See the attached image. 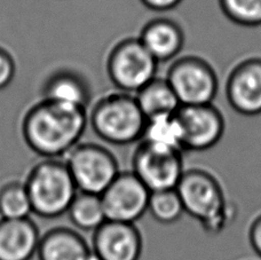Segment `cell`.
Instances as JSON below:
<instances>
[{
    "label": "cell",
    "instance_id": "13",
    "mask_svg": "<svg viewBox=\"0 0 261 260\" xmlns=\"http://www.w3.org/2000/svg\"><path fill=\"white\" fill-rule=\"evenodd\" d=\"M138 38L158 63L175 60L185 45L182 28L167 17H157L147 22Z\"/></svg>",
    "mask_w": 261,
    "mask_h": 260
},
{
    "label": "cell",
    "instance_id": "14",
    "mask_svg": "<svg viewBox=\"0 0 261 260\" xmlns=\"http://www.w3.org/2000/svg\"><path fill=\"white\" fill-rule=\"evenodd\" d=\"M90 96L86 80L71 69H59L50 73L41 87V99L71 108L87 110Z\"/></svg>",
    "mask_w": 261,
    "mask_h": 260
},
{
    "label": "cell",
    "instance_id": "21",
    "mask_svg": "<svg viewBox=\"0 0 261 260\" xmlns=\"http://www.w3.org/2000/svg\"><path fill=\"white\" fill-rule=\"evenodd\" d=\"M148 212L162 225H172L185 215V209L176 189L150 193Z\"/></svg>",
    "mask_w": 261,
    "mask_h": 260
},
{
    "label": "cell",
    "instance_id": "11",
    "mask_svg": "<svg viewBox=\"0 0 261 260\" xmlns=\"http://www.w3.org/2000/svg\"><path fill=\"white\" fill-rule=\"evenodd\" d=\"M226 99L240 115H261V58H246L231 69L226 82Z\"/></svg>",
    "mask_w": 261,
    "mask_h": 260
},
{
    "label": "cell",
    "instance_id": "3",
    "mask_svg": "<svg viewBox=\"0 0 261 260\" xmlns=\"http://www.w3.org/2000/svg\"><path fill=\"white\" fill-rule=\"evenodd\" d=\"M147 118L134 94L116 91L92 107L88 123L102 141L116 146L140 142Z\"/></svg>",
    "mask_w": 261,
    "mask_h": 260
},
{
    "label": "cell",
    "instance_id": "1",
    "mask_svg": "<svg viewBox=\"0 0 261 260\" xmlns=\"http://www.w3.org/2000/svg\"><path fill=\"white\" fill-rule=\"evenodd\" d=\"M87 124V110L41 99L23 115L21 133L25 145L37 155L63 160L81 142Z\"/></svg>",
    "mask_w": 261,
    "mask_h": 260
},
{
    "label": "cell",
    "instance_id": "17",
    "mask_svg": "<svg viewBox=\"0 0 261 260\" xmlns=\"http://www.w3.org/2000/svg\"><path fill=\"white\" fill-rule=\"evenodd\" d=\"M134 95L146 118L174 115L181 107L165 77H156Z\"/></svg>",
    "mask_w": 261,
    "mask_h": 260
},
{
    "label": "cell",
    "instance_id": "16",
    "mask_svg": "<svg viewBox=\"0 0 261 260\" xmlns=\"http://www.w3.org/2000/svg\"><path fill=\"white\" fill-rule=\"evenodd\" d=\"M140 142L155 149L182 154L184 133L176 114L147 118Z\"/></svg>",
    "mask_w": 261,
    "mask_h": 260
},
{
    "label": "cell",
    "instance_id": "15",
    "mask_svg": "<svg viewBox=\"0 0 261 260\" xmlns=\"http://www.w3.org/2000/svg\"><path fill=\"white\" fill-rule=\"evenodd\" d=\"M37 241V229L29 219L0 221V260H28Z\"/></svg>",
    "mask_w": 261,
    "mask_h": 260
},
{
    "label": "cell",
    "instance_id": "23",
    "mask_svg": "<svg viewBox=\"0 0 261 260\" xmlns=\"http://www.w3.org/2000/svg\"><path fill=\"white\" fill-rule=\"evenodd\" d=\"M16 73V64L7 49L0 46V91L11 85Z\"/></svg>",
    "mask_w": 261,
    "mask_h": 260
},
{
    "label": "cell",
    "instance_id": "10",
    "mask_svg": "<svg viewBox=\"0 0 261 260\" xmlns=\"http://www.w3.org/2000/svg\"><path fill=\"white\" fill-rule=\"evenodd\" d=\"M184 133L185 150L204 151L221 140L226 129L223 115L211 105L182 106L176 111Z\"/></svg>",
    "mask_w": 261,
    "mask_h": 260
},
{
    "label": "cell",
    "instance_id": "8",
    "mask_svg": "<svg viewBox=\"0 0 261 260\" xmlns=\"http://www.w3.org/2000/svg\"><path fill=\"white\" fill-rule=\"evenodd\" d=\"M182 154L151 148L139 142L132 159V172L150 193L176 189L185 173Z\"/></svg>",
    "mask_w": 261,
    "mask_h": 260
},
{
    "label": "cell",
    "instance_id": "20",
    "mask_svg": "<svg viewBox=\"0 0 261 260\" xmlns=\"http://www.w3.org/2000/svg\"><path fill=\"white\" fill-rule=\"evenodd\" d=\"M30 213L32 205L24 183L13 180L0 187V216L3 219H28Z\"/></svg>",
    "mask_w": 261,
    "mask_h": 260
},
{
    "label": "cell",
    "instance_id": "5",
    "mask_svg": "<svg viewBox=\"0 0 261 260\" xmlns=\"http://www.w3.org/2000/svg\"><path fill=\"white\" fill-rule=\"evenodd\" d=\"M158 62L138 37L116 43L107 57V72L117 91L137 93L157 77Z\"/></svg>",
    "mask_w": 261,
    "mask_h": 260
},
{
    "label": "cell",
    "instance_id": "19",
    "mask_svg": "<svg viewBox=\"0 0 261 260\" xmlns=\"http://www.w3.org/2000/svg\"><path fill=\"white\" fill-rule=\"evenodd\" d=\"M43 260H86L88 252L82 240L68 230H57L46 238Z\"/></svg>",
    "mask_w": 261,
    "mask_h": 260
},
{
    "label": "cell",
    "instance_id": "7",
    "mask_svg": "<svg viewBox=\"0 0 261 260\" xmlns=\"http://www.w3.org/2000/svg\"><path fill=\"white\" fill-rule=\"evenodd\" d=\"M165 78L181 107L211 105L218 94L219 80L216 70L206 60L195 55L176 58Z\"/></svg>",
    "mask_w": 261,
    "mask_h": 260
},
{
    "label": "cell",
    "instance_id": "22",
    "mask_svg": "<svg viewBox=\"0 0 261 260\" xmlns=\"http://www.w3.org/2000/svg\"><path fill=\"white\" fill-rule=\"evenodd\" d=\"M225 16L242 27L261 25V0H219Z\"/></svg>",
    "mask_w": 261,
    "mask_h": 260
},
{
    "label": "cell",
    "instance_id": "18",
    "mask_svg": "<svg viewBox=\"0 0 261 260\" xmlns=\"http://www.w3.org/2000/svg\"><path fill=\"white\" fill-rule=\"evenodd\" d=\"M69 217L82 229H97L107 221L100 195L78 192L70 205Z\"/></svg>",
    "mask_w": 261,
    "mask_h": 260
},
{
    "label": "cell",
    "instance_id": "2",
    "mask_svg": "<svg viewBox=\"0 0 261 260\" xmlns=\"http://www.w3.org/2000/svg\"><path fill=\"white\" fill-rule=\"evenodd\" d=\"M176 192L185 213L197 220L207 233H220L234 216V207L228 203L220 181L206 170H186Z\"/></svg>",
    "mask_w": 261,
    "mask_h": 260
},
{
    "label": "cell",
    "instance_id": "12",
    "mask_svg": "<svg viewBox=\"0 0 261 260\" xmlns=\"http://www.w3.org/2000/svg\"><path fill=\"white\" fill-rule=\"evenodd\" d=\"M101 260H138L141 253V235L134 224L107 220L95 236Z\"/></svg>",
    "mask_w": 261,
    "mask_h": 260
},
{
    "label": "cell",
    "instance_id": "24",
    "mask_svg": "<svg viewBox=\"0 0 261 260\" xmlns=\"http://www.w3.org/2000/svg\"><path fill=\"white\" fill-rule=\"evenodd\" d=\"M249 242L253 251L261 258V215L251 222L249 228Z\"/></svg>",
    "mask_w": 261,
    "mask_h": 260
},
{
    "label": "cell",
    "instance_id": "25",
    "mask_svg": "<svg viewBox=\"0 0 261 260\" xmlns=\"http://www.w3.org/2000/svg\"><path fill=\"white\" fill-rule=\"evenodd\" d=\"M182 0H141L147 8L155 12H167L175 8Z\"/></svg>",
    "mask_w": 261,
    "mask_h": 260
},
{
    "label": "cell",
    "instance_id": "6",
    "mask_svg": "<svg viewBox=\"0 0 261 260\" xmlns=\"http://www.w3.org/2000/svg\"><path fill=\"white\" fill-rule=\"evenodd\" d=\"M63 161L78 192L100 195L120 173L117 159L99 143H78Z\"/></svg>",
    "mask_w": 261,
    "mask_h": 260
},
{
    "label": "cell",
    "instance_id": "4",
    "mask_svg": "<svg viewBox=\"0 0 261 260\" xmlns=\"http://www.w3.org/2000/svg\"><path fill=\"white\" fill-rule=\"evenodd\" d=\"M32 212L57 218L68 212L78 189L67 164L60 159H44L30 170L24 181Z\"/></svg>",
    "mask_w": 261,
    "mask_h": 260
},
{
    "label": "cell",
    "instance_id": "26",
    "mask_svg": "<svg viewBox=\"0 0 261 260\" xmlns=\"http://www.w3.org/2000/svg\"><path fill=\"white\" fill-rule=\"evenodd\" d=\"M86 260H101V258L97 256V253L94 254V253H88L87 256V259Z\"/></svg>",
    "mask_w": 261,
    "mask_h": 260
},
{
    "label": "cell",
    "instance_id": "9",
    "mask_svg": "<svg viewBox=\"0 0 261 260\" xmlns=\"http://www.w3.org/2000/svg\"><path fill=\"white\" fill-rule=\"evenodd\" d=\"M150 192L132 171L120 172L101 194L108 221L134 224L148 212Z\"/></svg>",
    "mask_w": 261,
    "mask_h": 260
}]
</instances>
